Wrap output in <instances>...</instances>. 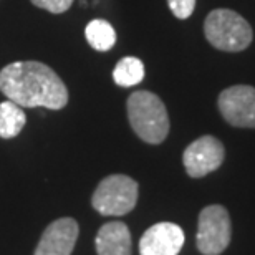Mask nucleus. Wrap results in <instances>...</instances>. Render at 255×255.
<instances>
[{
    "instance_id": "nucleus-3",
    "label": "nucleus",
    "mask_w": 255,
    "mask_h": 255,
    "mask_svg": "<svg viewBox=\"0 0 255 255\" xmlns=\"http://www.w3.org/2000/svg\"><path fill=\"white\" fill-rule=\"evenodd\" d=\"M204 33L214 48L222 52H242L252 43V27L241 13L231 8H216L206 17Z\"/></svg>"
},
{
    "instance_id": "nucleus-12",
    "label": "nucleus",
    "mask_w": 255,
    "mask_h": 255,
    "mask_svg": "<svg viewBox=\"0 0 255 255\" xmlns=\"http://www.w3.org/2000/svg\"><path fill=\"white\" fill-rule=\"evenodd\" d=\"M85 37L91 47L98 52H108L115 47L116 43V32L106 20L96 18L86 25L85 28Z\"/></svg>"
},
{
    "instance_id": "nucleus-2",
    "label": "nucleus",
    "mask_w": 255,
    "mask_h": 255,
    "mask_svg": "<svg viewBox=\"0 0 255 255\" xmlns=\"http://www.w3.org/2000/svg\"><path fill=\"white\" fill-rule=\"evenodd\" d=\"M128 120L131 128L149 144H159L169 132V116L157 95L151 91H134L128 98Z\"/></svg>"
},
{
    "instance_id": "nucleus-9",
    "label": "nucleus",
    "mask_w": 255,
    "mask_h": 255,
    "mask_svg": "<svg viewBox=\"0 0 255 255\" xmlns=\"http://www.w3.org/2000/svg\"><path fill=\"white\" fill-rule=\"evenodd\" d=\"M80 227L71 217H63L45 229L35 255H70L78 241Z\"/></svg>"
},
{
    "instance_id": "nucleus-5",
    "label": "nucleus",
    "mask_w": 255,
    "mask_h": 255,
    "mask_svg": "<svg viewBox=\"0 0 255 255\" xmlns=\"http://www.w3.org/2000/svg\"><path fill=\"white\" fill-rule=\"evenodd\" d=\"M232 227L226 207L214 204L202 209L199 214V227L196 244L204 255H219L231 244Z\"/></svg>"
},
{
    "instance_id": "nucleus-13",
    "label": "nucleus",
    "mask_w": 255,
    "mask_h": 255,
    "mask_svg": "<svg viewBox=\"0 0 255 255\" xmlns=\"http://www.w3.org/2000/svg\"><path fill=\"white\" fill-rule=\"evenodd\" d=\"M144 78V65L136 57H125L116 63L113 70V80L116 85L129 88L139 85Z\"/></svg>"
},
{
    "instance_id": "nucleus-15",
    "label": "nucleus",
    "mask_w": 255,
    "mask_h": 255,
    "mask_svg": "<svg viewBox=\"0 0 255 255\" xmlns=\"http://www.w3.org/2000/svg\"><path fill=\"white\" fill-rule=\"evenodd\" d=\"M75 0H32L33 5H37L38 8L48 10L52 13H63L66 12Z\"/></svg>"
},
{
    "instance_id": "nucleus-14",
    "label": "nucleus",
    "mask_w": 255,
    "mask_h": 255,
    "mask_svg": "<svg viewBox=\"0 0 255 255\" xmlns=\"http://www.w3.org/2000/svg\"><path fill=\"white\" fill-rule=\"evenodd\" d=\"M167 5H169L171 12L174 13V17L184 20L192 15L196 0H167Z\"/></svg>"
},
{
    "instance_id": "nucleus-8",
    "label": "nucleus",
    "mask_w": 255,
    "mask_h": 255,
    "mask_svg": "<svg viewBox=\"0 0 255 255\" xmlns=\"http://www.w3.org/2000/svg\"><path fill=\"white\" fill-rule=\"evenodd\" d=\"M184 232L177 224L159 222L149 227L139 241L141 255H177L184 246Z\"/></svg>"
},
{
    "instance_id": "nucleus-7",
    "label": "nucleus",
    "mask_w": 255,
    "mask_h": 255,
    "mask_svg": "<svg viewBox=\"0 0 255 255\" xmlns=\"http://www.w3.org/2000/svg\"><path fill=\"white\" fill-rule=\"evenodd\" d=\"M226 157L224 144L214 136H202L191 142L182 154V162L191 177H204L221 167Z\"/></svg>"
},
{
    "instance_id": "nucleus-4",
    "label": "nucleus",
    "mask_w": 255,
    "mask_h": 255,
    "mask_svg": "<svg viewBox=\"0 0 255 255\" xmlns=\"http://www.w3.org/2000/svg\"><path fill=\"white\" fill-rule=\"evenodd\" d=\"M137 202V182L125 174H111L100 182L91 206L101 216H126Z\"/></svg>"
},
{
    "instance_id": "nucleus-11",
    "label": "nucleus",
    "mask_w": 255,
    "mask_h": 255,
    "mask_svg": "<svg viewBox=\"0 0 255 255\" xmlns=\"http://www.w3.org/2000/svg\"><path fill=\"white\" fill-rule=\"evenodd\" d=\"M25 123H27V116L22 106L10 100L0 103V137L3 139L15 137L23 129Z\"/></svg>"
},
{
    "instance_id": "nucleus-1",
    "label": "nucleus",
    "mask_w": 255,
    "mask_h": 255,
    "mask_svg": "<svg viewBox=\"0 0 255 255\" xmlns=\"http://www.w3.org/2000/svg\"><path fill=\"white\" fill-rule=\"evenodd\" d=\"M0 91L22 108L62 110L68 90L62 78L40 62H15L0 71Z\"/></svg>"
},
{
    "instance_id": "nucleus-6",
    "label": "nucleus",
    "mask_w": 255,
    "mask_h": 255,
    "mask_svg": "<svg viewBox=\"0 0 255 255\" xmlns=\"http://www.w3.org/2000/svg\"><path fill=\"white\" fill-rule=\"evenodd\" d=\"M219 111L229 125L237 128H255V88L236 85L219 95Z\"/></svg>"
},
{
    "instance_id": "nucleus-10",
    "label": "nucleus",
    "mask_w": 255,
    "mask_h": 255,
    "mask_svg": "<svg viewBox=\"0 0 255 255\" xmlns=\"http://www.w3.org/2000/svg\"><path fill=\"white\" fill-rule=\"evenodd\" d=\"M95 246L98 255H131V232L125 222H108L100 227Z\"/></svg>"
}]
</instances>
